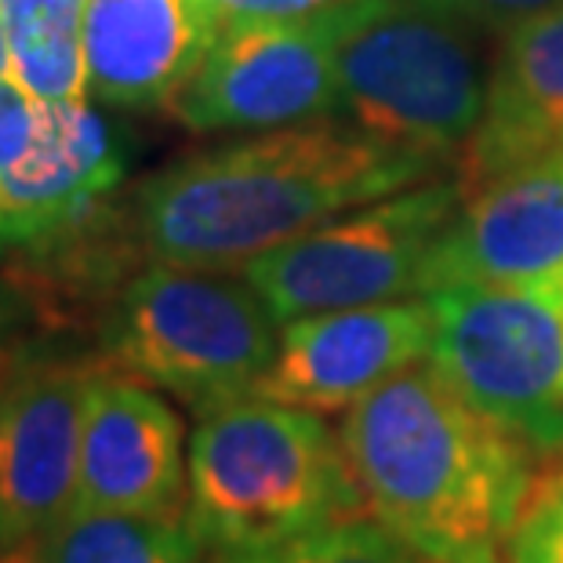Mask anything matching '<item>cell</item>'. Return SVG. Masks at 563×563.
<instances>
[{
    "label": "cell",
    "instance_id": "obj_1",
    "mask_svg": "<svg viewBox=\"0 0 563 563\" xmlns=\"http://www.w3.org/2000/svg\"><path fill=\"white\" fill-rule=\"evenodd\" d=\"M440 157L350 121H306L167 164L135 189L131 225L164 266L241 273L291 236L426 183Z\"/></svg>",
    "mask_w": 563,
    "mask_h": 563
},
{
    "label": "cell",
    "instance_id": "obj_6",
    "mask_svg": "<svg viewBox=\"0 0 563 563\" xmlns=\"http://www.w3.org/2000/svg\"><path fill=\"white\" fill-rule=\"evenodd\" d=\"M448 178L407 186L291 236L241 269L277 323L422 295L426 266L465 203Z\"/></svg>",
    "mask_w": 563,
    "mask_h": 563
},
{
    "label": "cell",
    "instance_id": "obj_13",
    "mask_svg": "<svg viewBox=\"0 0 563 563\" xmlns=\"http://www.w3.org/2000/svg\"><path fill=\"white\" fill-rule=\"evenodd\" d=\"M121 175L113 131L88 102H37L26 150L0 175V255L63 241Z\"/></svg>",
    "mask_w": 563,
    "mask_h": 563
},
{
    "label": "cell",
    "instance_id": "obj_20",
    "mask_svg": "<svg viewBox=\"0 0 563 563\" xmlns=\"http://www.w3.org/2000/svg\"><path fill=\"white\" fill-rule=\"evenodd\" d=\"M214 26L230 30L241 22H280V19H309L323 11H339L353 0H200Z\"/></svg>",
    "mask_w": 563,
    "mask_h": 563
},
{
    "label": "cell",
    "instance_id": "obj_7",
    "mask_svg": "<svg viewBox=\"0 0 563 563\" xmlns=\"http://www.w3.org/2000/svg\"><path fill=\"white\" fill-rule=\"evenodd\" d=\"M426 298L437 323L429 364L527 448L563 454V284Z\"/></svg>",
    "mask_w": 563,
    "mask_h": 563
},
{
    "label": "cell",
    "instance_id": "obj_21",
    "mask_svg": "<svg viewBox=\"0 0 563 563\" xmlns=\"http://www.w3.org/2000/svg\"><path fill=\"white\" fill-rule=\"evenodd\" d=\"M433 4L451 11V15H459L465 26H473V30L509 33L523 26L527 19L560 8L563 0H433Z\"/></svg>",
    "mask_w": 563,
    "mask_h": 563
},
{
    "label": "cell",
    "instance_id": "obj_19",
    "mask_svg": "<svg viewBox=\"0 0 563 563\" xmlns=\"http://www.w3.org/2000/svg\"><path fill=\"white\" fill-rule=\"evenodd\" d=\"M506 553L509 563H563V462L531 473Z\"/></svg>",
    "mask_w": 563,
    "mask_h": 563
},
{
    "label": "cell",
    "instance_id": "obj_26",
    "mask_svg": "<svg viewBox=\"0 0 563 563\" xmlns=\"http://www.w3.org/2000/svg\"><path fill=\"white\" fill-rule=\"evenodd\" d=\"M0 328H4V317H0ZM0 361H4V345H0Z\"/></svg>",
    "mask_w": 563,
    "mask_h": 563
},
{
    "label": "cell",
    "instance_id": "obj_24",
    "mask_svg": "<svg viewBox=\"0 0 563 563\" xmlns=\"http://www.w3.org/2000/svg\"><path fill=\"white\" fill-rule=\"evenodd\" d=\"M0 563H41V560L33 556L30 549H19V553H11V556H0Z\"/></svg>",
    "mask_w": 563,
    "mask_h": 563
},
{
    "label": "cell",
    "instance_id": "obj_10",
    "mask_svg": "<svg viewBox=\"0 0 563 563\" xmlns=\"http://www.w3.org/2000/svg\"><path fill=\"white\" fill-rule=\"evenodd\" d=\"M433 306L375 302L284 323L255 397L302 411H342L433 353Z\"/></svg>",
    "mask_w": 563,
    "mask_h": 563
},
{
    "label": "cell",
    "instance_id": "obj_4",
    "mask_svg": "<svg viewBox=\"0 0 563 563\" xmlns=\"http://www.w3.org/2000/svg\"><path fill=\"white\" fill-rule=\"evenodd\" d=\"M470 30L433 0L339 8V117L440 161L465 146L484 117L490 77Z\"/></svg>",
    "mask_w": 563,
    "mask_h": 563
},
{
    "label": "cell",
    "instance_id": "obj_5",
    "mask_svg": "<svg viewBox=\"0 0 563 563\" xmlns=\"http://www.w3.org/2000/svg\"><path fill=\"white\" fill-rule=\"evenodd\" d=\"M277 342V320L244 273L164 262L124 287L102 331L106 364L197 415L251 397Z\"/></svg>",
    "mask_w": 563,
    "mask_h": 563
},
{
    "label": "cell",
    "instance_id": "obj_2",
    "mask_svg": "<svg viewBox=\"0 0 563 563\" xmlns=\"http://www.w3.org/2000/svg\"><path fill=\"white\" fill-rule=\"evenodd\" d=\"M342 448L364 506L429 563L498 556L534 473L527 443L433 364L407 367L353 404Z\"/></svg>",
    "mask_w": 563,
    "mask_h": 563
},
{
    "label": "cell",
    "instance_id": "obj_23",
    "mask_svg": "<svg viewBox=\"0 0 563 563\" xmlns=\"http://www.w3.org/2000/svg\"><path fill=\"white\" fill-rule=\"evenodd\" d=\"M11 77V41H8V26H4V11H0V80Z\"/></svg>",
    "mask_w": 563,
    "mask_h": 563
},
{
    "label": "cell",
    "instance_id": "obj_8",
    "mask_svg": "<svg viewBox=\"0 0 563 563\" xmlns=\"http://www.w3.org/2000/svg\"><path fill=\"white\" fill-rule=\"evenodd\" d=\"M334 41L339 11L222 30L172 113L189 131H273L339 117Z\"/></svg>",
    "mask_w": 563,
    "mask_h": 563
},
{
    "label": "cell",
    "instance_id": "obj_18",
    "mask_svg": "<svg viewBox=\"0 0 563 563\" xmlns=\"http://www.w3.org/2000/svg\"><path fill=\"white\" fill-rule=\"evenodd\" d=\"M211 563H429L375 520H339L284 545L251 553H211Z\"/></svg>",
    "mask_w": 563,
    "mask_h": 563
},
{
    "label": "cell",
    "instance_id": "obj_25",
    "mask_svg": "<svg viewBox=\"0 0 563 563\" xmlns=\"http://www.w3.org/2000/svg\"><path fill=\"white\" fill-rule=\"evenodd\" d=\"M473 563H498V556H487V560H473Z\"/></svg>",
    "mask_w": 563,
    "mask_h": 563
},
{
    "label": "cell",
    "instance_id": "obj_12",
    "mask_svg": "<svg viewBox=\"0 0 563 563\" xmlns=\"http://www.w3.org/2000/svg\"><path fill=\"white\" fill-rule=\"evenodd\" d=\"M189 459L183 418L146 382L106 364L91 382L74 512L183 517Z\"/></svg>",
    "mask_w": 563,
    "mask_h": 563
},
{
    "label": "cell",
    "instance_id": "obj_11",
    "mask_svg": "<svg viewBox=\"0 0 563 563\" xmlns=\"http://www.w3.org/2000/svg\"><path fill=\"white\" fill-rule=\"evenodd\" d=\"M563 284V153L487 178L433 247L422 295Z\"/></svg>",
    "mask_w": 563,
    "mask_h": 563
},
{
    "label": "cell",
    "instance_id": "obj_22",
    "mask_svg": "<svg viewBox=\"0 0 563 563\" xmlns=\"http://www.w3.org/2000/svg\"><path fill=\"white\" fill-rule=\"evenodd\" d=\"M33 121H37V102L11 77L0 80V175L26 150V142L33 135Z\"/></svg>",
    "mask_w": 563,
    "mask_h": 563
},
{
    "label": "cell",
    "instance_id": "obj_17",
    "mask_svg": "<svg viewBox=\"0 0 563 563\" xmlns=\"http://www.w3.org/2000/svg\"><path fill=\"white\" fill-rule=\"evenodd\" d=\"M200 538L183 517L69 512L37 542L41 563H200Z\"/></svg>",
    "mask_w": 563,
    "mask_h": 563
},
{
    "label": "cell",
    "instance_id": "obj_16",
    "mask_svg": "<svg viewBox=\"0 0 563 563\" xmlns=\"http://www.w3.org/2000/svg\"><path fill=\"white\" fill-rule=\"evenodd\" d=\"M84 4L88 0H0L11 41V80L33 102L88 95Z\"/></svg>",
    "mask_w": 563,
    "mask_h": 563
},
{
    "label": "cell",
    "instance_id": "obj_14",
    "mask_svg": "<svg viewBox=\"0 0 563 563\" xmlns=\"http://www.w3.org/2000/svg\"><path fill=\"white\" fill-rule=\"evenodd\" d=\"M219 26L200 0H88L84 77L106 106L146 110L172 99L197 74Z\"/></svg>",
    "mask_w": 563,
    "mask_h": 563
},
{
    "label": "cell",
    "instance_id": "obj_3",
    "mask_svg": "<svg viewBox=\"0 0 563 563\" xmlns=\"http://www.w3.org/2000/svg\"><path fill=\"white\" fill-rule=\"evenodd\" d=\"M361 484L317 411L241 397L200 415L186 520L211 553H251L350 520Z\"/></svg>",
    "mask_w": 563,
    "mask_h": 563
},
{
    "label": "cell",
    "instance_id": "obj_9",
    "mask_svg": "<svg viewBox=\"0 0 563 563\" xmlns=\"http://www.w3.org/2000/svg\"><path fill=\"white\" fill-rule=\"evenodd\" d=\"M102 364L33 361L0 386V556L74 512L88 393Z\"/></svg>",
    "mask_w": 563,
    "mask_h": 563
},
{
    "label": "cell",
    "instance_id": "obj_15",
    "mask_svg": "<svg viewBox=\"0 0 563 563\" xmlns=\"http://www.w3.org/2000/svg\"><path fill=\"white\" fill-rule=\"evenodd\" d=\"M563 153V4L509 30L487 77V102L465 142L476 186Z\"/></svg>",
    "mask_w": 563,
    "mask_h": 563
}]
</instances>
